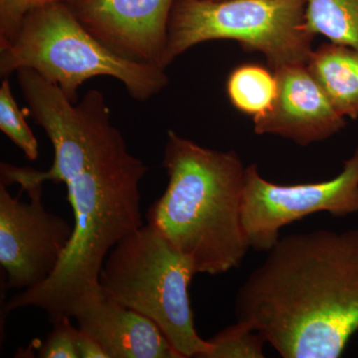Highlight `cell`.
<instances>
[{
  "label": "cell",
  "mask_w": 358,
  "mask_h": 358,
  "mask_svg": "<svg viewBox=\"0 0 358 358\" xmlns=\"http://www.w3.org/2000/svg\"><path fill=\"white\" fill-rule=\"evenodd\" d=\"M23 98L54 150L51 169H33V174L41 182L67 186L74 233L51 277L15 294L4 313L39 308L53 324L64 315L72 317L78 303L100 289L99 275L110 250L143 226L140 185L148 167L129 154L99 90H90L75 103L56 85L39 78L26 86Z\"/></svg>",
  "instance_id": "6da1fadb"
},
{
  "label": "cell",
  "mask_w": 358,
  "mask_h": 358,
  "mask_svg": "<svg viewBox=\"0 0 358 358\" xmlns=\"http://www.w3.org/2000/svg\"><path fill=\"white\" fill-rule=\"evenodd\" d=\"M235 315L282 357H341L358 331V229L280 237L238 289Z\"/></svg>",
  "instance_id": "7a4b0ae2"
},
{
  "label": "cell",
  "mask_w": 358,
  "mask_h": 358,
  "mask_svg": "<svg viewBox=\"0 0 358 358\" xmlns=\"http://www.w3.org/2000/svg\"><path fill=\"white\" fill-rule=\"evenodd\" d=\"M162 166L169 183L148 224L189 257L199 274L240 267L251 247L242 222L247 166L237 152L202 147L169 129Z\"/></svg>",
  "instance_id": "3957f363"
},
{
  "label": "cell",
  "mask_w": 358,
  "mask_h": 358,
  "mask_svg": "<svg viewBox=\"0 0 358 358\" xmlns=\"http://www.w3.org/2000/svg\"><path fill=\"white\" fill-rule=\"evenodd\" d=\"M30 68L56 85L72 103L89 79L119 80L129 95L147 102L166 89V69L134 62L110 51L81 24L67 3L39 7L26 15L17 34L0 49V76Z\"/></svg>",
  "instance_id": "277c9868"
},
{
  "label": "cell",
  "mask_w": 358,
  "mask_h": 358,
  "mask_svg": "<svg viewBox=\"0 0 358 358\" xmlns=\"http://www.w3.org/2000/svg\"><path fill=\"white\" fill-rule=\"evenodd\" d=\"M196 274L192 259L147 224L110 250L99 287L112 300L152 320L179 357L205 358L210 345L197 334L190 303V282Z\"/></svg>",
  "instance_id": "5b68a950"
},
{
  "label": "cell",
  "mask_w": 358,
  "mask_h": 358,
  "mask_svg": "<svg viewBox=\"0 0 358 358\" xmlns=\"http://www.w3.org/2000/svg\"><path fill=\"white\" fill-rule=\"evenodd\" d=\"M307 0H176L162 68L210 40H235L265 56L270 69L307 64L313 35L306 29Z\"/></svg>",
  "instance_id": "8992f818"
},
{
  "label": "cell",
  "mask_w": 358,
  "mask_h": 358,
  "mask_svg": "<svg viewBox=\"0 0 358 358\" xmlns=\"http://www.w3.org/2000/svg\"><path fill=\"white\" fill-rule=\"evenodd\" d=\"M0 176V265L6 288H35L58 268L74 226L45 209L43 182L28 167L1 162Z\"/></svg>",
  "instance_id": "52a82bcc"
},
{
  "label": "cell",
  "mask_w": 358,
  "mask_h": 358,
  "mask_svg": "<svg viewBox=\"0 0 358 358\" xmlns=\"http://www.w3.org/2000/svg\"><path fill=\"white\" fill-rule=\"evenodd\" d=\"M319 212L334 217L358 213V147L338 176L322 182L277 185L256 164L246 167L242 222L251 248L268 252L282 227Z\"/></svg>",
  "instance_id": "ba28073f"
},
{
  "label": "cell",
  "mask_w": 358,
  "mask_h": 358,
  "mask_svg": "<svg viewBox=\"0 0 358 358\" xmlns=\"http://www.w3.org/2000/svg\"><path fill=\"white\" fill-rule=\"evenodd\" d=\"M174 1L74 0L68 6L81 24L110 51L134 62L162 68Z\"/></svg>",
  "instance_id": "9c48e42d"
},
{
  "label": "cell",
  "mask_w": 358,
  "mask_h": 358,
  "mask_svg": "<svg viewBox=\"0 0 358 358\" xmlns=\"http://www.w3.org/2000/svg\"><path fill=\"white\" fill-rule=\"evenodd\" d=\"M278 95L267 114L253 119L257 134H275L307 147L345 128V117L334 109L307 64L275 71Z\"/></svg>",
  "instance_id": "30bf717a"
},
{
  "label": "cell",
  "mask_w": 358,
  "mask_h": 358,
  "mask_svg": "<svg viewBox=\"0 0 358 358\" xmlns=\"http://www.w3.org/2000/svg\"><path fill=\"white\" fill-rule=\"evenodd\" d=\"M72 317L102 346L108 358H181L152 320L101 289L85 296Z\"/></svg>",
  "instance_id": "8fae6325"
},
{
  "label": "cell",
  "mask_w": 358,
  "mask_h": 358,
  "mask_svg": "<svg viewBox=\"0 0 358 358\" xmlns=\"http://www.w3.org/2000/svg\"><path fill=\"white\" fill-rule=\"evenodd\" d=\"M307 67L338 114L358 119V50L322 44L310 53Z\"/></svg>",
  "instance_id": "7c38bea8"
},
{
  "label": "cell",
  "mask_w": 358,
  "mask_h": 358,
  "mask_svg": "<svg viewBox=\"0 0 358 358\" xmlns=\"http://www.w3.org/2000/svg\"><path fill=\"white\" fill-rule=\"evenodd\" d=\"M231 103L256 119L272 109L278 95V81L272 70L256 64L235 68L226 84Z\"/></svg>",
  "instance_id": "4fadbf2b"
},
{
  "label": "cell",
  "mask_w": 358,
  "mask_h": 358,
  "mask_svg": "<svg viewBox=\"0 0 358 358\" xmlns=\"http://www.w3.org/2000/svg\"><path fill=\"white\" fill-rule=\"evenodd\" d=\"M306 29L358 50V0H307Z\"/></svg>",
  "instance_id": "5bb4252c"
},
{
  "label": "cell",
  "mask_w": 358,
  "mask_h": 358,
  "mask_svg": "<svg viewBox=\"0 0 358 358\" xmlns=\"http://www.w3.org/2000/svg\"><path fill=\"white\" fill-rule=\"evenodd\" d=\"M0 129L14 145L24 152L29 160L39 155L38 141L26 122L24 113L14 99L8 77L3 78L0 87Z\"/></svg>",
  "instance_id": "9a60e30c"
},
{
  "label": "cell",
  "mask_w": 358,
  "mask_h": 358,
  "mask_svg": "<svg viewBox=\"0 0 358 358\" xmlns=\"http://www.w3.org/2000/svg\"><path fill=\"white\" fill-rule=\"evenodd\" d=\"M208 341L210 350L205 358L265 357V339L242 322L226 327Z\"/></svg>",
  "instance_id": "2e32d148"
},
{
  "label": "cell",
  "mask_w": 358,
  "mask_h": 358,
  "mask_svg": "<svg viewBox=\"0 0 358 358\" xmlns=\"http://www.w3.org/2000/svg\"><path fill=\"white\" fill-rule=\"evenodd\" d=\"M74 0H0V49L10 43L28 13L39 7Z\"/></svg>",
  "instance_id": "e0dca14e"
},
{
  "label": "cell",
  "mask_w": 358,
  "mask_h": 358,
  "mask_svg": "<svg viewBox=\"0 0 358 358\" xmlns=\"http://www.w3.org/2000/svg\"><path fill=\"white\" fill-rule=\"evenodd\" d=\"M70 319L64 315L53 324V331L40 348L38 357L79 358L77 348L79 329L71 324Z\"/></svg>",
  "instance_id": "ac0fdd59"
},
{
  "label": "cell",
  "mask_w": 358,
  "mask_h": 358,
  "mask_svg": "<svg viewBox=\"0 0 358 358\" xmlns=\"http://www.w3.org/2000/svg\"><path fill=\"white\" fill-rule=\"evenodd\" d=\"M77 348L79 358H108L107 353L103 350L102 346L80 329Z\"/></svg>",
  "instance_id": "d6986e66"
}]
</instances>
